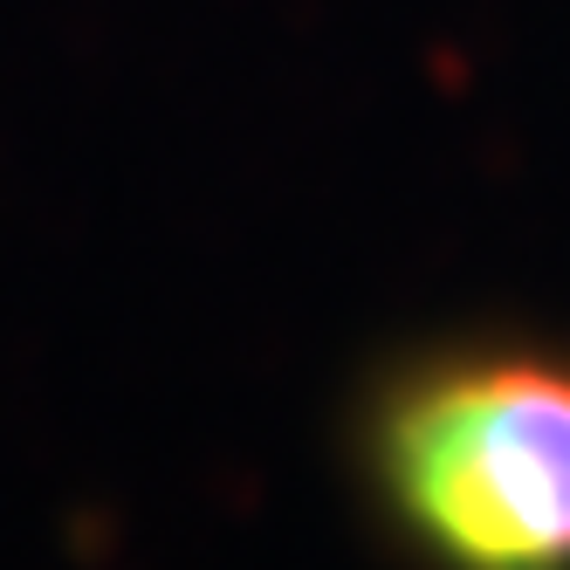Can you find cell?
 <instances>
[{"mask_svg": "<svg viewBox=\"0 0 570 570\" xmlns=\"http://www.w3.org/2000/svg\"><path fill=\"white\" fill-rule=\"evenodd\" d=\"M426 570H570V344H461L399 372L364 433Z\"/></svg>", "mask_w": 570, "mask_h": 570, "instance_id": "1", "label": "cell"}]
</instances>
